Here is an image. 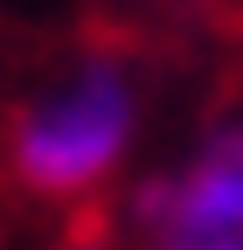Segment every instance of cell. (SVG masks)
I'll list each match as a JSON object with an SVG mask.
<instances>
[{
	"mask_svg": "<svg viewBox=\"0 0 243 250\" xmlns=\"http://www.w3.org/2000/svg\"><path fill=\"white\" fill-rule=\"evenodd\" d=\"M132 139H139V83L125 77V62L90 56L14 118L7 160L35 195H90L125 167Z\"/></svg>",
	"mask_w": 243,
	"mask_h": 250,
	"instance_id": "cell-1",
	"label": "cell"
},
{
	"mask_svg": "<svg viewBox=\"0 0 243 250\" xmlns=\"http://www.w3.org/2000/svg\"><path fill=\"white\" fill-rule=\"evenodd\" d=\"M132 223L146 250H243V118L202 132L188 160L146 181Z\"/></svg>",
	"mask_w": 243,
	"mask_h": 250,
	"instance_id": "cell-2",
	"label": "cell"
}]
</instances>
